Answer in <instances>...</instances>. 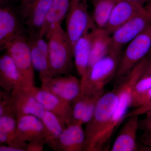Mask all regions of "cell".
<instances>
[{
  "mask_svg": "<svg viewBox=\"0 0 151 151\" xmlns=\"http://www.w3.org/2000/svg\"><path fill=\"white\" fill-rule=\"evenodd\" d=\"M47 40L52 77L70 74L73 67V50L61 24L54 26Z\"/></svg>",
  "mask_w": 151,
  "mask_h": 151,
  "instance_id": "obj_1",
  "label": "cell"
},
{
  "mask_svg": "<svg viewBox=\"0 0 151 151\" xmlns=\"http://www.w3.org/2000/svg\"><path fill=\"white\" fill-rule=\"evenodd\" d=\"M122 51L111 50L110 52L93 65L87 73L81 77V94H87L103 90L114 78Z\"/></svg>",
  "mask_w": 151,
  "mask_h": 151,
  "instance_id": "obj_2",
  "label": "cell"
},
{
  "mask_svg": "<svg viewBox=\"0 0 151 151\" xmlns=\"http://www.w3.org/2000/svg\"><path fill=\"white\" fill-rule=\"evenodd\" d=\"M122 52L114 79L118 81L147 56L151 47V24L128 44Z\"/></svg>",
  "mask_w": 151,
  "mask_h": 151,
  "instance_id": "obj_3",
  "label": "cell"
},
{
  "mask_svg": "<svg viewBox=\"0 0 151 151\" xmlns=\"http://www.w3.org/2000/svg\"><path fill=\"white\" fill-rule=\"evenodd\" d=\"M118 102L119 97L116 89L104 93L100 97L93 116L85 124L84 150L109 122L116 110Z\"/></svg>",
  "mask_w": 151,
  "mask_h": 151,
  "instance_id": "obj_4",
  "label": "cell"
},
{
  "mask_svg": "<svg viewBox=\"0 0 151 151\" xmlns=\"http://www.w3.org/2000/svg\"><path fill=\"white\" fill-rule=\"evenodd\" d=\"M5 51L15 64L21 78L22 84L29 88L35 86V68L27 42L26 32L12 41Z\"/></svg>",
  "mask_w": 151,
  "mask_h": 151,
  "instance_id": "obj_5",
  "label": "cell"
},
{
  "mask_svg": "<svg viewBox=\"0 0 151 151\" xmlns=\"http://www.w3.org/2000/svg\"><path fill=\"white\" fill-rule=\"evenodd\" d=\"M92 17L88 11V0H70L65 16V32L73 50L84 34Z\"/></svg>",
  "mask_w": 151,
  "mask_h": 151,
  "instance_id": "obj_6",
  "label": "cell"
},
{
  "mask_svg": "<svg viewBox=\"0 0 151 151\" xmlns=\"http://www.w3.org/2000/svg\"><path fill=\"white\" fill-rule=\"evenodd\" d=\"M145 10L131 19L111 35V50L122 51L128 44L151 24V1L147 3Z\"/></svg>",
  "mask_w": 151,
  "mask_h": 151,
  "instance_id": "obj_7",
  "label": "cell"
},
{
  "mask_svg": "<svg viewBox=\"0 0 151 151\" xmlns=\"http://www.w3.org/2000/svg\"><path fill=\"white\" fill-rule=\"evenodd\" d=\"M26 35L33 65L41 82L52 78L49 63L47 42L40 33L26 29Z\"/></svg>",
  "mask_w": 151,
  "mask_h": 151,
  "instance_id": "obj_8",
  "label": "cell"
},
{
  "mask_svg": "<svg viewBox=\"0 0 151 151\" xmlns=\"http://www.w3.org/2000/svg\"><path fill=\"white\" fill-rule=\"evenodd\" d=\"M32 88L20 84L11 92V107L17 118L27 115L40 119L43 117L45 110L33 94Z\"/></svg>",
  "mask_w": 151,
  "mask_h": 151,
  "instance_id": "obj_9",
  "label": "cell"
},
{
  "mask_svg": "<svg viewBox=\"0 0 151 151\" xmlns=\"http://www.w3.org/2000/svg\"><path fill=\"white\" fill-rule=\"evenodd\" d=\"M3 1H0V52L15 38L26 32L16 12Z\"/></svg>",
  "mask_w": 151,
  "mask_h": 151,
  "instance_id": "obj_10",
  "label": "cell"
},
{
  "mask_svg": "<svg viewBox=\"0 0 151 151\" xmlns=\"http://www.w3.org/2000/svg\"><path fill=\"white\" fill-rule=\"evenodd\" d=\"M42 89L71 103L81 93V83L70 74L54 76L41 82Z\"/></svg>",
  "mask_w": 151,
  "mask_h": 151,
  "instance_id": "obj_11",
  "label": "cell"
},
{
  "mask_svg": "<svg viewBox=\"0 0 151 151\" xmlns=\"http://www.w3.org/2000/svg\"><path fill=\"white\" fill-rule=\"evenodd\" d=\"M33 94L45 111L53 113L66 125L73 122L71 103L64 101L42 87L33 86Z\"/></svg>",
  "mask_w": 151,
  "mask_h": 151,
  "instance_id": "obj_12",
  "label": "cell"
},
{
  "mask_svg": "<svg viewBox=\"0 0 151 151\" xmlns=\"http://www.w3.org/2000/svg\"><path fill=\"white\" fill-rule=\"evenodd\" d=\"M145 10L142 5L128 0H119L114 7L104 29L111 35L116 29Z\"/></svg>",
  "mask_w": 151,
  "mask_h": 151,
  "instance_id": "obj_13",
  "label": "cell"
},
{
  "mask_svg": "<svg viewBox=\"0 0 151 151\" xmlns=\"http://www.w3.org/2000/svg\"><path fill=\"white\" fill-rule=\"evenodd\" d=\"M38 139L45 140L44 129L41 119L31 115L17 117L16 132L12 145Z\"/></svg>",
  "mask_w": 151,
  "mask_h": 151,
  "instance_id": "obj_14",
  "label": "cell"
},
{
  "mask_svg": "<svg viewBox=\"0 0 151 151\" xmlns=\"http://www.w3.org/2000/svg\"><path fill=\"white\" fill-rule=\"evenodd\" d=\"M97 27L92 18L84 34L77 41L73 47L74 63L77 72L81 77L85 75L87 70L92 37Z\"/></svg>",
  "mask_w": 151,
  "mask_h": 151,
  "instance_id": "obj_15",
  "label": "cell"
},
{
  "mask_svg": "<svg viewBox=\"0 0 151 151\" xmlns=\"http://www.w3.org/2000/svg\"><path fill=\"white\" fill-rule=\"evenodd\" d=\"M82 126L74 122L66 125L57 140L54 151L84 150L85 136Z\"/></svg>",
  "mask_w": 151,
  "mask_h": 151,
  "instance_id": "obj_16",
  "label": "cell"
},
{
  "mask_svg": "<svg viewBox=\"0 0 151 151\" xmlns=\"http://www.w3.org/2000/svg\"><path fill=\"white\" fill-rule=\"evenodd\" d=\"M139 116L128 117L122 127L111 149L112 151L138 150L137 144V132L139 129Z\"/></svg>",
  "mask_w": 151,
  "mask_h": 151,
  "instance_id": "obj_17",
  "label": "cell"
},
{
  "mask_svg": "<svg viewBox=\"0 0 151 151\" xmlns=\"http://www.w3.org/2000/svg\"><path fill=\"white\" fill-rule=\"evenodd\" d=\"M111 49V35L104 29L97 27L92 37L91 52L86 73L97 61L108 54Z\"/></svg>",
  "mask_w": 151,
  "mask_h": 151,
  "instance_id": "obj_18",
  "label": "cell"
},
{
  "mask_svg": "<svg viewBox=\"0 0 151 151\" xmlns=\"http://www.w3.org/2000/svg\"><path fill=\"white\" fill-rule=\"evenodd\" d=\"M21 78L12 58L6 52L0 56V87L11 92L19 84Z\"/></svg>",
  "mask_w": 151,
  "mask_h": 151,
  "instance_id": "obj_19",
  "label": "cell"
},
{
  "mask_svg": "<svg viewBox=\"0 0 151 151\" xmlns=\"http://www.w3.org/2000/svg\"><path fill=\"white\" fill-rule=\"evenodd\" d=\"M70 0H52L48 14L40 31L41 35L45 39L50 33L57 24H61L65 19Z\"/></svg>",
  "mask_w": 151,
  "mask_h": 151,
  "instance_id": "obj_20",
  "label": "cell"
},
{
  "mask_svg": "<svg viewBox=\"0 0 151 151\" xmlns=\"http://www.w3.org/2000/svg\"><path fill=\"white\" fill-rule=\"evenodd\" d=\"M41 120L43 125L45 145L54 150L57 140L66 124L54 114L46 111Z\"/></svg>",
  "mask_w": 151,
  "mask_h": 151,
  "instance_id": "obj_21",
  "label": "cell"
},
{
  "mask_svg": "<svg viewBox=\"0 0 151 151\" xmlns=\"http://www.w3.org/2000/svg\"><path fill=\"white\" fill-rule=\"evenodd\" d=\"M52 0H37L24 20L27 29L40 33Z\"/></svg>",
  "mask_w": 151,
  "mask_h": 151,
  "instance_id": "obj_22",
  "label": "cell"
},
{
  "mask_svg": "<svg viewBox=\"0 0 151 151\" xmlns=\"http://www.w3.org/2000/svg\"><path fill=\"white\" fill-rule=\"evenodd\" d=\"M119 0H92V16L97 27L105 28L112 10Z\"/></svg>",
  "mask_w": 151,
  "mask_h": 151,
  "instance_id": "obj_23",
  "label": "cell"
},
{
  "mask_svg": "<svg viewBox=\"0 0 151 151\" xmlns=\"http://www.w3.org/2000/svg\"><path fill=\"white\" fill-rule=\"evenodd\" d=\"M17 127V118L14 114L0 116V145H12Z\"/></svg>",
  "mask_w": 151,
  "mask_h": 151,
  "instance_id": "obj_24",
  "label": "cell"
},
{
  "mask_svg": "<svg viewBox=\"0 0 151 151\" xmlns=\"http://www.w3.org/2000/svg\"><path fill=\"white\" fill-rule=\"evenodd\" d=\"M104 89L84 94L85 95V103L84 113L81 119L82 125L87 123L92 118L95 111L96 105L101 96L104 94Z\"/></svg>",
  "mask_w": 151,
  "mask_h": 151,
  "instance_id": "obj_25",
  "label": "cell"
},
{
  "mask_svg": "<svg viewBox=\"0 0 151 151\" xmlns=\"http://www.w3.org/2000/svg\"><path fill=\"white\" fill-rule=\"evenodd\" d=\"M151 88V76H142L132 90L131 106L139 97Z\"/></svg>",
  "mask_w": 151,
  "mask_h": 151,
  "instance_id": "obj_26",
  "label": "cell"
},
{
  "mask_svg": "<svg viewBox=\"0 0 151 151\" xmlns=\"http://www.w3.org/2000/svg\"><path fill=\"white\" fill-rule=\"evenodd\" d=\"M139 129L144 132L140 137L141 142L144 145L151 147V116L146 115L144 119H139Z\"/></svg>",
  "mask_w": 151,
  "mask_h": 151,
  "instance_id": "obj_27",
  "label": "cell"
},
{
  "mask_svg": "<svg viewBox=\"0 0 151 151\" xmlns=\"http://www.w3.org/2000/svg\"><path fill=\"white\" fill-rule=\"evenodd\" d=\"M11 93L0 87V116L5 114H14L11 105Z\"/></svg>",
  "mask_w": 151,
  "mask_h": 151,
  "instance_id": "obj_28",
  "label": "cell"
},
{
  "mask_svg": "<svg viewBox=\"0 0 151 151\" xmlns=\"http://www.w3.org/2000/svg\"><path fill=\"white\" fill-rule=\"evenodd\" d=\"M151 103V88L140 96L131 106L132 108H137Z\"/></svg>",
  "mask_w": 151,
  "mask_h": 151,
  "instance_id": "obj_29",
  "label": "cell"
},
{
  "mask_svg": "<svg viewBox=\"0 0 151 151\" xmlns=\"http://www.w3.org/2000/svg\"><path fill=\"white\" fill-rule=\"evenodd\" d=\"M144 114H146V115L151 116V103L147 105H143L139 108H136L134 110H133L129 113H127L125 119L128 118L130 116H139L140 115Z\"/></svg>",
  "mask_w": 151,
  "mask_h": 151,
  "instance_id": "obj_30",
  "label": "cell"
},
{
  "mask_svg": "<svg viewBox=\"0 0 151 151\" xmlns=\"http://www.w3.org/2000/svg\"><path fill=\"white\" fill-rule=\"evenodd\" d=\"M36 1L37 0H20V15L23 20H24L27 16L32 6Z\"/></svg>",
  "mask_w": 151,
  "mask_h": 151,
  "instance_id": "obj_31",
  "label": "cell"
},
{
  "mask_svg": "<svg viewBox=\"0 0 151 151\" xmlns=\"http://www.w3.org/2000/svg\"><path fill=\"white\" fill-rule=\"evenodd\" d=\"M45 141L43 139H36L28 143L27 151H43Z\"/></svg>",
  "mask_w": 151,
  "mask_h": 151,
  "instance_id": "obj_32",
  "label": "cell"
},
{
  "mask_svg": "<svg viewBox=\"0 0 151 151\" xmlns=\"http://www.w3.org/2000/svg\"><path fill=\"white\" fill-rule=\"evenodd\" d=\"M28 143L15 145H1L0 151H27Z\"/></svg>",
  "mask_w": 151,
  "mask_h": 151,
  "instance_id": "obj_33",
  "label": "cell"
},
{
  "mask_svg": "<svg viewBox=\"0 0 151 151\" xmlns=\"http://www.w3.org/2000/svg\"><path fill=\"white\" fill-rule=\"evenodd\" d=\"M151 76V57L149 56L145 68L142 76Z\"/></svg>",
  "mask_w": 151,
  "mask_h": 151,
  "instance_id": "obj_34",
  "label": "cell"
},
{
  "mask_svg": "<svg viewBox=\"0 0 151 151\" xmlns=\"http://www.w3.org/2000/svg\"><path fill=\"white\" fill-rule=\"evenodd\" d=\"M128 1L138 3V4H140L143 5V4H147V3L150 1L151 0H128Z\"/></svg>",
  "mask_w": 151,
  "mask_h": 151,
  "instance_id": "obj_35",
  "label": "cell"
},
{
  "mask_svg": "<svg viewBox=\"0 0 151 151\" xmlns=\"http://www.w3.org/2000/svg\"><path fill=\"white\" fill-rule=\"evenodd\" d=\"M2 1V0H0V1Z\"/></svg>",
  "mask_w": 151,
  "mask_h": 151,
  "instance_id": "obj_36",
  "label": "cell"
}]
</instances>
